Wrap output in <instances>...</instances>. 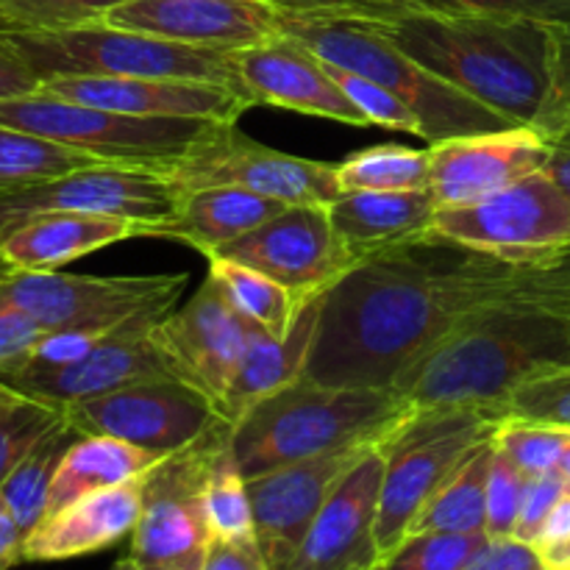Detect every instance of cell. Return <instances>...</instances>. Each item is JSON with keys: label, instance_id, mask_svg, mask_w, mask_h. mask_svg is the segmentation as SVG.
Segmentation results:
<instances>
[{"label": "cell", "instance_id": "44dd1931", "mask_svg": "<svg viewBox=\"0 0 570 570\" xmlns=\"http://www.w3.org/2000/svg\"><path fill=\"white\" fill-rule=\"evenodd\" d=\"M167 312L170 309H148L134 321L122 323L76 365L53 373H39V376L11 379L6 384L28 399H39L45 404L67 410L78 401L98 399V395L115 393L128 384L173 376L165 356L159 354L154 337H150L154 323L161 321Z\"/></svg>", "mask_w": 570, "mask_h": 570}, {"label": "cell", "instance_id": "3957f363", "mask_svg": "<svg viewBox=\"0 0 570 570\" xmlns=\"http://www.w3.org/2000/svg\"><path fill=\"white\" fill-rule=\"evenodd\" d=\"M560 367H570V312L512 301L456 328L393 390L415 410L482 406L499 412L521 384Z\"/></svg>", "mask_w": 570, "mask_h": 570}, {"label": "cell", "instance_id": "8d00e7d4", "mask_svg": "<svg viewBox=\"0 0 570 570\" xmlns=\"http://www.w3.org/2000/svg\"><path fill=\"white\" fill-rule=\"evenodd\" d=\"M126 0H0V26L20 31H61L104 22Z\"/></svg>", "mask_w": 570, "mask_h": 570}, {"label": "cell", "instance_id": "bcb514c9", "mask_svg": "<svg viewBox=\"0 0 570 570\" xmlns=\"http://www.w3.org/2000/svg\"><path fill=\"white\" fill-rule=\"evenodd\" d=\"M45 328L0 295V376L14 371L45 337Z\"/></svg>", "mask_w": 570, "mask_h": 570}, {"label": "cell", "instance_id": "f1b7e54d", "mask_svg": "<svg viewBox=\"0 0 570 570\" xmlns=\"http://www.w3.org/2000/svg\"><path fill=\"white\" fill-rule=\"evenodd\" d=\"M161 460H165V454L139 449L126 440L106 438V434H81L56 471L48 515L72 504L81 495L145 479Z\"/></svg>", "mask_w": 570, "mask_h": 570}, {"label": "cell", "instance_id": "ab89813d", "mask_svg": "<svg viewBox=\"0 0 570 570\" xmlns=\"http://www.w3.org/2000/svg\"><path fill=\"white\" fill-rule=\"evenodd\" d=\"M488 534H412L399 551L373 570H462L473 560Z\"/></svg>", "mask_w": 570, "mask_h": 570}, {"label": "cell", "instance_id": "e0dca14e", "mask_svg": "<svg viewBox=\"0 0 570 570\" xmlns=\"http://www.w3.org/2000/svg\"><path fill=\"white\" fill-rule=\"evenodd\" d=\"M373 445L334 451L315 460L276 468L265 476L248 479L254 504L256 543L271 570H287L304 546L317 512L334 493L345 473L362 460Z\"/></svg>", "mask_w": 570, "mask_h": 570}, {"label": "cell", "instance_id": "5b68a950", "mask_svg": "<svg viewBox=\"0 0 570 570\" xmlns=\"http://www.w3.org/2000/svg\"><path fill=\"white\" fill-rule=\"evenodd\" d=\"M282 28L289 37L304 42L321 61L360 72L399 95L421 117L423 139L429 145L512 126L493 109L468 98L465 92L410 59L365 17L282 14Z\"/></svg>", "mask_w": 570, "mask_h": 570}, {"label": "cell", "instance_id": "d6986e66", "mask_svg": "<svg viewBox=\"0 0 570 570\" xmlns=\"http://www.w3.org/2000/svg\"><path fill=\"white\" fill-rule=\"evenodd\" d=\"M106 26L170 39L189 48H250L282 33V11L267 0H126Z\"/></svg>", "mask_w": 570, "mask_h": 570}, {"label": "cell", "instance_id": "8992f818", "mask_svg": "<svg viewBox=\"0 0 570 570\" xmlns=\"http://www.w3.org/2000/svg\"><path fill=\"white\" fill-rule=\"evenodd\" d=\"M0 42L9 45L39 81L61 76H115V78H176L206 81L245 92L226 50L189 48L170 39L92 22L61 31H20L0 26ZM250 98V95H248Z\"/></svg>", "mask_w": 570, "mask_h": 570}, {"label": "cell", "instance_id": "2e32d148", "mask_svg": "<svg viewBox=\"0 0 570 570\" xmlns=\"http://www.w3.org/2000/svg\"><path fill=\"white\" fill-rule=\"evenodd\" d=\"M254 323L245 321L215 276L181 309L154 323L150 337L176 379L193 384L220 412V401L243 362Z\"/></svg>", "mask_w": 570, "mask_h": 570}, {"label": "cell", "instance_id": "8fae6325", "mask_svg": "<svg viewBox=\"0 0 570 570\" xmlns=\"http://www.w3.org/2000/svg\"><path fill=\"white\" fill-rule=\"evenodd\" d=\"M429 232L515 265L570 254V200L549 170L468 206H440Z\"/></svg>", "mask_w": 570, "mask_h": 570}, {"label": "cell", "instance_id": "74e56055", "mask_svg": "<svg viewBox=\"0 0 570 570\" xmlns=\"http://www.w3.org/2000/svg\"><path fill=\"white\" fill-rule=\"evenodd\" d=\"M504 421L540 423L570 432V367L529 379L501 404Z\"/></svg>", "mask_w": 570, "mask_h": 570}, {"label": "cell", "instance_id": "7dc6e473", "mask_svg": "<svg viewBox=\"0 0 570 570\" xmlns=\"http://www.w3.org/2000/svg\"><path fill=\"white\" fill-rule=\"evenodd\" d=\"M570 120V26H551V98L540 120L549 134Z\"/></svg>", "mask_w": 570, "mask_h": 570}, {"label": "cell", "instance_id": "f5cc1de1", "mask_svg": "<svg viewBox=\"0 0 570 570\" xmlns=\"http://www.w3.org/2000/svg\"><path fill=\"white\" fill-rule=\"evenodd\" d=\"M568 543H570V490L560 501H557V507L551 510V515L546 518L543 529H540L538 540H534V546H538L543 554H549V551L554 549H562V546Z\"/></svg>", "mask_w": 570, "mask_h": 570}, {"label": "cell", "instance_id": "836d02e7", "mask_svg": "<svg viewBox=\"0 0 570 570\" xmlns=\"http://www.w3.org/2000/svg\"><path fill=\"white\" fill-rule=\"evenodd\" d=\"M92 165H104V159L31 131L0 126V193L50 181Z\"/></svg>", "mask_w": 570, "mask_h": 570}, {"label": "cell", "instance_id": "484cf974", "mask_svg": "<svg viewBox=\"0 0 570 570\" xmlns=\"http://www.w3.org/2000/svg\"><path fill=\"white\" fill-rule=\"evenodd\" d=\"M323 295L306 301L298 321L293 323V328L284 337H273V334L262 332L259 326L250 332L243 362H239L237 373H234L232 384H228L226 395L220 401L223 421L234 426L262 399L306 376L312 345H315L317 321H321Z\"/></svg>", "mask_w": 570, "mask_h": 570}, {"label": "cell", "instance_id": "9c48e42d", "mask_svg": "<svg viewBox=\"0 0 570 570\" xmlns=\"http://www.w3.org/2000/svg\"><path fill=\"white\" fill-rule=\"evenodd\" d=\"M154 167L178 193L239 187L287 206L332 204L340 195L337 165L267 148L237 122H209L184 154Z\"/></svg>", "mask_w": 570, "mask_h": 570}, {"label": "cell", "instance_id": "d6a6232c", "mask_svg": "<svg viewBox=\"0 0 570 570\" xmlns=\"http://www.w3.org/2000/svg\"><path fill=\"white\" fill-rule=\"evenodd\" d=\"M340 193H415L432 189V159L426 150L376 145L351 154L337 165Z\"/></svg>", "mask_w": 570, "mask_h": 570}, {"label": "cell", "instance_id": "4316f807", "mask_svg": "<svg viewBox=\"0 0 570 570\" xmlns=\"http://www.w3.org/2000/svg\"><path fill=\"white\" fill-rule=\"evenodd\" d=\"M438 200L432 189L415 193H340L328 204L334 228L356 259L429 232Z\"/></svg>", "mask_w": 570, "mask_h": 570}, {"label": "cell", "instance_id": "91938a15", "mask_svg": "<svg viewBox=\"0 0 570 570\" xmlns=\"http://www.w3.org/2000/svg\"><path fill=\"white\" fill-rule=\"evenodd\" d=\"M568 490H570V482H568Z\"/></svg>", "mask_w": 570, "mask_h": 570}, {"label": "cell", "instance_id": "52a82bcc", "mask_svg": "<svg viewBox=\"0 0 570 570\" xmlns=\"http://www.w3.org/2000/svg\"><path fill=\"white\" fill-rule=\"evenodd\" d=\"M504 417L482 406L415 410L382 440L387 456L376 512V546L382 560L401 549L429 501L488 443Z\"/></svg>", "mask_w": 570, "mask_h": 570}, {"label": "cell", "instance_id": "4fadbf2b", "mask_svg": "<svg viewBox=\"0 0 570 570\" xmlns=\"http://www.w3.org/2000/svg\"><path fill=\"white\" fill-rule=\"evenodd\" d=\"M178 198L181 193L154 165L104 161L50 181L0 193V239L17 223L48 212L126 217L142 223L145 237L154 239L176 215Z\"/></svg>", "mask_w": 570, "mask_h": 570}, {"label": "cell", "instance_id": "7bdbcfd3", "mask_svg": "<svg viewBox=\"0 0 570 570\" xmlns=\"http://www.w3.org/2000/svg\"><path fill=\"white\" fill-rule=\"evenodd\" d=\"M484 11L543 26H570V0H410V11Z\"/></svg>", "mask_w": 570, "mask_h": 570}, {"label": "cell", "instance_id": "60d3db41", "mask_svg": "<svg viewBox=\"0 0 570 570\" xmlns=\"http://www.w3.org/2000/svg\"><path fill=\"white\" fill-rule=\"evenodd\" d=\"M495 445L521 468L527 476L557 471L570 445L568 429L540 426V423L501 421L495 429Z\"/></svg>", "mask_w": 570, "mask_h": 570}, {"label": "cell", "instance_id": "f546056e", "mask_svg": "<svg viewBox=\"0 0 570 570\" xmlns=\"http://www.w3.org/2000/svg\"><path fill=\"white\" fill-rule=\"evenodd\" d=\"M495 434L479 445L465 465L443 484L412 527V534H476L488 521V476L493 462ZM488 534V532H484Z\"/></svg>", "mask_w": 570, "mask_h": 570}, {"label": "cell", "instance_id": "9f6ffc18", "mask_svg": "<svg viewBox=\"0 0 570 570\" xmlns=\"http://www.w3.org/2000/svg\"><path fill=\"white\" fill-rule=\"evenodd\" d=\"M14 395H17V390H11L9 384H6V382H0V406H3L6 401H11V399H14Z\"/></svg>", "mask_w": 570, "mask_h": 570}, {"label": "cell", "instance_id": "9a60e30c", "mask_svg": "<svg viewBox=\"0 0 570 570\" xmlns=\"http://www.w3.org/2000/svg\"><path fill=\"white\" fill-rule=\"evenodd\" d=\"M209 256H226L256 267L293 289L301 301L328 293L345 273L360 265L340 239L328 204L287 206L259 228L232 239Z\"/></svg>", "mask_w": 570, "mask_h": 570}, {"label": "cell", "instance_id": "f6af8a7d", "mask_svg": "<svg viewBox=\"0 0 570 570\" xmlns=\"http://www.w3.org/2000/svg\"><path fill=\"white\" fill-rule=\"evenodd\" d=\"M289 17H365L384 20L410 11V0H267Z\"/></svg>", "mask_w": 570, "mask_h": 570}, {"label": "cell", "instance_id": "f35d334b", "mask_svg": "<svg viewBox=\"0 0 570 570\" xmlns=\"http://www.w3.org/2000/svg\"><path fill=\"white\" fill-rule=\"evenodd\" d=\"M323 65H326L328 76L337 81V87L343 89L345 98L365 115V120L371 122V126L387 128V131L412 134V137L423 139L421 117H417L399 95H393L387 87L371 81V78L360 76V72L343 70V67L328 65V61H323Z\"/></svg>", "mask_w": 570, "mask_h": 570}, {"label": "cell", "instance_id": "603a6c76", "mask_svg": "<svg viewBox=\"0 0 570 570\" xmlns=\"http://www.w3.org/2000/svg\"><path fill=\"white\" fill-rule=\"evenodd\" d=\"M39 89L83 106H98V109L137 117L239 122V117L256 106L248 95L232 87L206 81H176V78L61 76L48 78Z\"/></svg>", "mask_w": 570, "mask_h": 570}, {"label": "cell", "instance_id": "b9f144b4", "mask_svg": "<svg viewBox=\"0 0 570 570\" xmlns=\"http://www.w3.org/2000/svg\"><path fill=\"white\" fill-rule=\"evenodd\" d=\"M527 479V473L495 445L488 476V521H484L488 538H515Z\"/></svg>", "mask_w": 570, "mask_h": 570}, {"label": "cell", "instance_id": "d4e9b609", "mask_svg": "<svg viewBox=\"0 0 570 570\" xmlns=\"http://www.w3.org/2000/svg\"><path fill=\"white\" fill-rule=\"evenodd\" d=\"M134 237H145L142 223L111 215L48 212L3 234L0 265L14 271H61L67 262Z\"/></svg>", "mask_w": 570, "mask_h": 570}, {"label": "cell", "instance_id": "6f0895ef", "mask_svg": "<svg viewBox=\"0 0 570 570\" xmlns=\"http://www.w3.org/2000/svg\"><path fill=\"white\" fill-rule=\"evenodd\" d=\"M560 471H562V476H566L570 482V445H568L566 456H562V462H560Z\"/></svg>", "mask_w": 570, "mask_h": 570}, {"label": "cell", "instance_id": "ffe728a7", "mask_svg": "<svg viewBox=\"0 0 570 570\" xmlns=\"http://www.w3.org/2000/svg\"><path fill=\"white\" fill-rule=\"evenodd\" d=\"M232 56L239 81L256 106H276L354 128H371L365 115L328 76L326 65L287 31L234 50Z\"/></svg>", "mask_w": 570, "mask_h": 570}, {"label": "cell", "instance_id": "6da1fadb", "mask_svg": "<svg viewBox=\"0 0 570 570\" xmlns=\"http://www.w3.org/2000/svg\"><path fill=\"white\" fill-rule=\"evenodd\" d=\"M568 276L570 254L515 265L423 232L365 256L323 295L306 376L326 387L393 390L445 337L495 306L538 301L566 309Z\"/></svg>", "mask_w": 570, "mask_h": 570}, {"label": "cell", "instance_id": "ba28073f", "mask_svg": "<svg viewBox=\"0 0 570 570\" xmlns=\"http://www.w3.org/2000/svg\"><path fill=\"white\" fill-rule=\"evenodd\" d=\"M189 273L78 276L0 265V295L45 332H115L148 309H173Z\"/></svg>", "mask_w": 570, "mask_h": 570}, {"label": "cell", "instance_id": "7a4b0ae2", "mask_svg": "<svg viewBox=\"0 0 570 570\" xmlns=\"http://www.w3.org/2000/svg\"><path fill=\"white\" fill-rule=\"evenodd\" d=\"M410 59L512 126H540L551 98V26L484 11H404L371 20Z\"/></svg>", "mask_w": 570, "mask_h": 570}, {"label": "cell", "instance_id": "ee69618b", "mask_svg": "<svg viewBox=\"0 0 570 570\" xmlns=\"http://www.w3.org/2000/svg\"><path fill=\"white\" fill-rule=\"evenodd\" d=\"M568 493V479L562 476V471L540 473V476L527 479V490H523L521 501V515H518L515 538L527 540V543H534L543 529L546 518L551 515V510L557 507V501Z\"/></svg>", "mask_w": 570, "mask_h": 570}, {"label": "cell", "instance_id": "681fc988", "mask_svg": "<svg viewBox=\"0 0 570 570\" xmlns=\"http://www.w3.org/2000/svg\"><path fill=\"white\" fill-rule=\"evenodd\" d=\"M200 570H271L259 543L239 540H212Z\"/></svg>", "mask_w": 570, "mask_h": 570}, {"label": "cell", "instance_id": "ac0fdd59", "mask_svg": "<svg viewBox=\"0 0 570 570\" xmlns=\"http://www.w3.org/2000/svg\"><path fill=\"white\" fill-rule=\"evenodd\" d=\"M438 206H468L549 165V137L534 126L465 134L429 145Z\"/></svg>", "mask_w": 570, "mask_h": 570}, {"label": "cell", "instance_id": "e575fe53", "mask_svg": "<svg viewBox=\"0 0 570 570\" xmlns=\"http://www.w3.org/2000/svg\"><path fill=\"white\" fill-rule=\"evenodd\" d=\"M204 507L209 518L212 540H239L256 543L254 504H250L248 479L237 465L232 449V434L212 456L209 473L204 484Z\"/></svg>", "mask_w": 570, "mask_h": 570}, {"label": "cell", "instance_id": "30bf717a", "mask_svg": "<svg viewBox=\"0 0 570 570\" xmlns=\"http://www.w3.org/2000/svg\"><path fill=\"white\" fill-rule=\"evenodd\" d=\"M212 120L184 117H137L83 106L50 92H31L0 100V126L31 131L37 137L87 150L104 161L159 165L184 154Z\"/></svg>", "mask_w": 570, "mask_h": 570}, {"label": "cell", "instance_id": "83f0119b", "mask_svg": "<svg viewBox=\"0 0 570 570\" xmlns=\"http://www.w3.org/2000/svg\"><path fill=\"white\" fill-rule=\"evenodd\" d=\"M284 209L287 204L282 200L239 187L193 189V193H181L176 215L154 234V239H173V243L189 245L200 256H209Z\"/></svg>", "mask_w": 570, "mask_h": 570}, {"label": "cell", "instance_id": "f907efd6", "mask_svg": "<svg viewBox=\"0 0 570 570\" xmlns=\"http://www.w3.org/2000/svg\"><path fill=\"white\" fill-rule=\"evenodd\" d=\"M39 87H42V81H39L37 72H33L9 45L0 42V100L39 92Z\"/></svg>", "mask_w": 570, "mask_h": 570}, {"label": "cell", "instance_id": "816d5d0a", "mask_svg": "<svg viewBox=\"0 0 570 570\" xmlns=\"http://www.w3.org/2000/svg\"><path fill=\"white\" fill-rule=\"evenodd\" d=\"M20 562H26V532L0 495V570H11Z\"/></svg>", "mask_w": 570, "mask_h": 570}, {"label": "cell", "instance_id": "7402d4cb", "mask_svg": "<svg viewBox=\"0 0 570 570\" xmlns=\"http://www.w3.org/2000/svg\"><path fill=\"white\" fill-rule=\"evenodd\" d=\"M384 465L387 456L382 443L362 454L317 512L287 570H373L382 562L376 546V512Z\"/></svg>", "mask_w": 570, "mask_h": 570}, {"label": "cell", "instance_id": "11a10c76", "mask_svg": "<svg viewBox=\"0 0 570 570\" xmlns=\"http://www.w3.org/2000/svg\"><path fill=\"white\" fill-rule=\"evenodd\" d=\"M111 570H150V568H145L142 562H137V560H134L131 554H126V557H122V560L117 562V566L111 568Z\"/></svg>", "mask_w": 570, "mask_h": 570}, {"label": "cell", "instance_id": "1f68e13d", "mask_svg": "<svg viewBox=\"0 0 570 570\" xmlns=\"http://www.w3.org/2000/svg\"><path fill=\"white\" fill-rule=\"evenodd\" d=\"M206 262H209V276L220 282L239 315L259 326L262 332L284 337L298 321L306 301H301L293 289L278 284L276 278L265 276L243 262L226 259V256H206Z\"/></svg>", "mask_w": 570, "mask_h": 570}, {"label": "cell", "instance_id": "cb8c5ba5", "mask_svg": "<svg viewBox=\"0 0 570 570\" xmlns=\"http://www.w3.org/2000/svg\"><path fill=\"white\" fill-rule=\"evenodd\" d=\"M142 488L145 479H137L50 512L26 538V562L76 560L131 538L142 512Z\"/></svg>", "mask_w": 570, "mask_h": 570}, {"label": "cell", "instance_id": "d590c367", "mask_svg": "<svg viewBox=\"0 0 570 570\" xmlns=\"http://www.w3.org/2000/svg\"><path fill=\"white\" fill-rule=\"evenodd\" d=\"M61 417L65 410L59 406L20 393L0 406V484Z\"/></svg>", "mask_w": 570, "mask_h": 570}, {"label": "cell", "instance_id": "c3c4849f", "mask_svg": "<svg viewBox=\"0 0 570 570\" xmlns=\"http://www.w3.org/2000/svg\"><path fill=\"white\" fill-rule=\"evenodd\" d=\"M462 570H551L543 551L518 538H488Z\"/></svg>", "mask_w": 570, "mask_h": 570}, {"label": "cell", "instance_id": "277c9868", "mask_svg": "<svg viewBox=\"0 0 570 570\" xmlns=\"http://www.w3.org/2000/svg\"><path fill=\"white\" fill-rule=\"evenodd\" d=\"M415 406L399 390L326 387L309 376L276 390L232 426V449L245 479L334 451L379 445Z\"/></svg>", "mask_w": 570, "mask_h": 570}, {"label": "cell", "instance_id": "4dcf8cb0", "mask_svg": "<svg viewBox=\"0 0 570 570\" xmlns=\"http://www.w3.org/2000/svg\"><path fill=\"white\" fill-rule=\"evenodd\" d=\"M81 438L76 432L67 415L28 451L26 460L9 473L3 484H0V495L9 504L11 515L17 518L20 529L28 534L45 521L50 504V490H53L56 471H59L61 460L70 451V445Z\"/></svg>", "mask_w": 570, "mask_h": 570}, {"label": "cell", "instance_id": "680465c9", "mask_svg": "<svg viewBox=\"0 0 570 570\" xmlns=\"http://www.w3.org/2000/svg\"><path fill=\"white\" fill-rule=\"evenodd\" d=\"M566 301H568V309H570V284H568V295H566Z\"/></svg>", "mask_w": 570, "mask_h": 570}, {"label": "cell", "instance_id": "7c38bea8", "mask_svg": "<svg viewBox=\"0 0 570 570\" xmlns=\"http://www.w3.org/2000/svg\"><path fill=\"white\" fill-rule=\"evenodd\" d=\"M232 434L220 421L187 449L165 456L145 476L142 512L128 554L150 570H200L212 546L204 484L212 456Z\"/></svg>", "mask_w": 570, "mask_h": 570}, {"label": "cell", "instance_id": "5bb4252c", "mask_svg": "<svg viewBox=\"0 0 570 570\" xmlns=\"http://www.w3.org/2000/svg\"><path fill=\"white\" fill-rule=\"evenodd\" d=\"M81 434H106L156 454H176L223 421L217 406L193 384L176 376L128 384L65 410Z\"/></svg>", "mask_w": 570, "mask_h": 570}, {"label": "cell", "instance_id": "db71d44e", "mask_svg": "<svg viewBox=\"0 0 570 570\" xmlns=\"http://www.w3.org/2000/svg\"><path fill=\"white\" fill-rule=\"evenodd\" d=\"M546 137H549V165H546V170L554 176V181L560 184L562 193L570 200V120L557 126Z\"/></svg>", "mask_w": 570, "mask_h": 570}]
</instances>
